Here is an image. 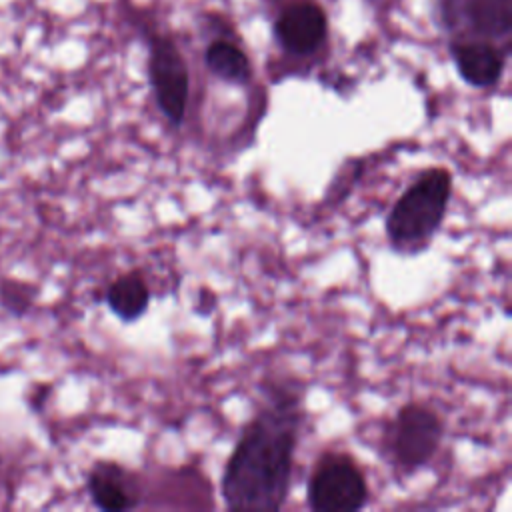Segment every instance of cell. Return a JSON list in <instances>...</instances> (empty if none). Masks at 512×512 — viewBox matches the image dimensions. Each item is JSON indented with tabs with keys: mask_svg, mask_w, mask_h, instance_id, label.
<instances>
[{
	"mask_svg": "<svg viewBox=\"0 0 512 512\" xmlns=\"http://www.w3.org/2000/svg\"><path fill=\"white\" fill-rule=\"evenodd\" d=\"M450 54L460 78L474 88H492L500 82L506 52L490 40H462L450 44Z\"/></svg>",
	"mask_w": 512,
	"mask_h": 512,
	"instance_id": "cell-8",
	"label": "cell"
},
{
	"mask_svg": "<svg viewBox=\"0 0 512 512\" xmlns=\"http://www.w3.org/2000/svg\"><path fill=\"white\" fill-rule=\"evenodd\" d=\"M86 490L92 504L104 512H126L142 504L140 476L114 460H96L86 474Z\"/></svg>",
	"mask_w": 512,
	"mask_h": 512,
	"instance_id": "cell-6",
	"label": "cell"
},
{
	"mask_svg": "<svg viewBox=\"0 0 512 512\" xmlns=\"http://www.w3.org/2000/svg\"><path fill=\"white\" fill-rule=\"evenodd\" d=\"M302 426V384L290 378L266 382L262 400L244 424L222 470L220 496L228 510L276 512L284 508Z\"/></svg>",
	"mask_w": 512,
	"mask_h": 512,
	"instance_id": "cell-1",
	"label": "cell"
},
{
	"mask_svg": "<svg viewBox=\"0 0 512 512\" xmlns=\"http://www.w3.org/2000/svg\"><path fill=\"white\" fill-rule=\"evenodd\" d=\"M370 488L358 460L342 450L322 452L306 482L312 512H358L368 504Z\"/></svg>",
	"mask_w": 512,
	"mask_h": 512,
	"instance_id": "cell-4",
	"label": "cell"
},
{
	"mask_svg": "<svg viewBox=\"0 0 512 512\" xmlns=\"http://www.w3.org/2000/svg\"><path fill=\"white\" fill-rule=\"evenodd\" d=\"M442 416L422 402L400 406L382 430V454L400 476L424 468L444 438Z\"/></svg>",
	"mask_w": 512,
	"mask_h": 512,
	"instance_id": "cell-3",
	"label": "cell"
},
{
	"mask_svg": "<svg viewBox=\"0 0 512 512\" xmlns=\"http://www.w3.org/2000/svg\"><path fill=\"white\" fill-rule=\"evenodd\" d=\"M150 298H152L150 286L142 276V272L138 270L120 274L108 284L104 292V302L108 310L126 324H132L144 316V312L148 310Z\"/></svg>",
	"mask_w": 512,
	"mask_h": 512,
	"instance_id": "cell-9",
	"label": "cell"
},
{
	"mask_svg": "<svg viewBox=\"0 0 512 512\" xmlns=\"http://www.w3.org/2000/svg\"><path fill=\"white\" fill-rule=\"evenodd\" d=\"M36 286L22 282V280H14V278H4L0 282V302L2 306L20 316L24 312H28L36 300Z\"/></svg>",
	"mask_w": 512,
	"mask_h": 512,
	"instance_id": "cell-12",
	"label": "cell"
},
{
	"mask_svg": "<svg viewBox=\"0 0 512 512\" xmlns=\"http://www.w3.org/2000/svg\"><path fill=\"white\" fill-rule=\"evenodd\" d=\"M460 12L482 40L506 38L512 30V0H464Z\"/></svg>",
	"mask_w": 512,
	"mask_h": 512,
	"instance_id": "cell-10",
	"label": "cell"
},
{
	"mask_svg": "<svg viewBox=\"0 0 512 512\" xmlns=\"http://www.w3.org/2000/svg\"><path fill=\"white\" fill-rule=\"evenodd\" d=\"M328 22L324 10L308 0L288 4L274 22V36L278 44L294 56H308L316 52L326 38Z\"/></svg>",
	"mask_w": 512,
	"mask_h": 512,
	"instance_id": "cell-7",
	"label": "cell"
},
{
	"mask_svg": "<svg viewBox=\"0 0 512 512\" xmlns=\"http://www.w3.org/2000/svg\"><path fill=\"white\" fill-rule=\"evenodd\" d=\"M454 176L446 166H430L416 174L390 206L384 232L388 246L400 256L424 252L448 212Z\"/></svg>",
	"mask_w": 512,
	"mask_h": 512,
	"instance_id": "cell-2",
	"label": "cell"
},
{
	"mask_svg": "<svg viewBox=\"0 0 512 512\" xmlns=\"http://www.w3.org/2000/svg\"><path fill=\"white\" fill-rule=\"evenodd\" d=\"M148 78L154 100L170 126L180 128L186 118L190 96V74L178 46L168 38H152L148 56Z\"/></svg>",
	"mask_w": 512,
	"mask_h": 512,
	"instance_id": "cell-5",
	"label": "cell"
},
{
	"mask_svg": "<svg viewBox=\"0 0 512 512\" xmlns=\"http://www.w3.org/2000/svg\"><path fill=\"white\" fill-rule=\"evenodd\" d=\"M206 68L224 82L248 84L252 80V64L242 48L228 40H214L204 50Z\"/></svg>",
	"mask_w": 512,
	"mask_h": 512,
	"instance_id": "cell-11",
	"label": "cell"
}]
</instances>
